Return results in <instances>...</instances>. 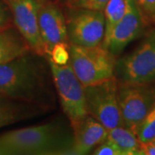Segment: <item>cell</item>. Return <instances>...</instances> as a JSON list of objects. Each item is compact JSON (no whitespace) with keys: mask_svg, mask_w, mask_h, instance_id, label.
<instances>
[{"mask_svg":"<svg viewBox=\"0 0 155 155\" xmlns=\"http://www.w3.org/2000/svg\"><path fill=\"white\" fill-rule=\"evenodd\" d=\"M28 52L0 63V97L35 104L50 110L54 94L48 59Z\"/></svg>","mask_w":155,"mask_h":155,"instance_id":"obj_1","label":"cell"},{"mask_svg":"<svg viewBox=\"0 0 155 155\" xmlns=\"http://www.w3.org/2000/svg\"><path fill=\"white\" fill-rule=\"evenodd\" d=\"M72 131L59 122L22 127L0 135V155L72 154Z\"/></svg>","mask_w":155,"mask_h":155,"instance_id":"obj_2","label":"cell"},{"mask_svg":"<svg viewBox=\"0 0 155 155\" xmlns=\"http://www.w3.org/2000/svg\"><path fill=\"white\" fill-rule=\"evenodd\" d=\"M70 65L84 86L115 77L116 56L100 46L85 47L69 43Z\"/></svg>","mask_w":155,"mask_h":155,"instance_id":"obj_3","label":"cell"},{"mask_svg":"<svg viewBox=\"0 0 155 155\" xmlns=\"http://www.w3.org/2000/svg\"><path fill=\"white\" fill-rule=\"evenodd\" d=\"M115 77L126 82H155V28L145 34L133 51L116 60Z\"/></svg>","mask_w":155,"mask_h":155,"instance_id":"obj_4","label":"cell"},{"mask_svg":"<svg viewBox=\"0 0 155 155\" xmlns=\"http://www.w3.org/2000/svg\"><path fill=\"white\" fill-rule=\"evenodd\" d=\"M117 98L124 127L136 134L155 103V82L117 80Z\"/></svg>","mask_w":155,"mask_h":155,"instance_id":"obj_5","label":"cell"},{"mask_svg":"<svg viewBox=\"0 0 155 155\" xmlns=\"http://www.w3.org/2000/svg\"><path fill=\"white\" fill-rule=\"evenodd\" d=\"M84 87L87 114L110 130L124 126L117 98V78L113 77Z\"/></svg>","mask_w":155,"mask_h":155,"instance_id":"obj_6","label":"cell"},{"mask_svg":"<svg viewBox=\"0 0 155 155\" xmlns=\"http://www.w3.org/2000/svg\"><path fill=\"white\" fill-rule=\"evenodd\" d=\"M61 108L71 123L87 115L84 87L78 80L70 63L58 66L48 60Z\"/></svg>","mask_w":155,"mask_h":155,"instance_id":"obj_7","label":"cell"},{"mask_svg":"<svg viewBox=\"0 0 155 155\" xmlns=\"http://www.w3.org/2000/svg\"><path fill=\"white\" fill-rule=\"evenodd\" d=\"M69 43L85 47L100 46L104 41V11L72 7L66 17Z\"/></svg>","mask_w":155,"mask_h":155,"instance_id":"obj_8","label":"cell"},{"mask_svg":"<svg viewBox=\"0 0 155 155\" xmlns=\"http://www.w3.org/2000/svg\"><path fill=\"white\" fill-rule=\"evenodd\" d=\"M11 11L15 28L28 45L30 50L46 57V48L38 22V0H4Z\"/></svg>","mask_w":155,"mask_h":155,"instance_id":"obj_9","label":"cell"},{"mask_svg":"<svg viewBox=\"0 0 155 155\" xmlns=\"http://www.w3.org/2000/svg\"><path fill=\"white\" fill-rule=\"evenodd\" d=\"M126 11L112 30L104 48L116 57L133 41L140 37L147 28L135 0H126Z\"/></svg>","mask_w":155,"mask_h":155,"instance_id":"obj_10","label":"cell"},{"mask_svg":"<svg viewBox=\"0 0 155 155\" xmlns=\"http://www.w3.org/2000/svg\"><path fill=\"white\" fill-rule=\"evenodd\" d=\"M38 22L47 54L58 42H69L63 11L52 0H38Z\"/></svg>","mask_w":155,"mask_h":155,"instance_id":"obj_11","label":"cell"},{"mask_svg":"<svg viewBox=\"0 0 155 155\" xmlns=\"http://www.w3.org/2000/svg\"><path fill=\"white\" fill-rule=\"evenodd\" d=\"M71 126L72 155L89 154L108 136L109 130L89 114L71 123Z\"/></svg>","mask_w":155,"mask_h":155,"instance_id":"obj_12","label":"cell"},{"mask_svg":"<svg viewBox=\"0 0 155 155\" xmlns=\"http://www.w3.org/2000/svg\"><path fill=\"white\" fill-rule=\"evenodd\" d=\"M48 109L22 101L0 97V127L40 116Z\"/></svg>","mask_w":155,"mask_h":155,"instance_id":"obj_13","label":"cell"},{"mask_svg":"<svg viewBox=\"0 0 155 155\" xmlns=\"http://www.w3.org/2000/svg\"><path fill=\"white\" fill-rule=\"evenodd\" d=\"M30 51L15 26L0 30V63L11 61Z\"/></svg>","mask_w":155,"mask_h":155,"instance_id":"obj_14","label":"cell"},{"mask_svg":"<svg viewBox=\"0 0 155 155\" xmlns=\"http://www.w3.org/2000/svg\"><path fill=\"white\" fill-rule=\"evenodd\" d=\"M107 138L120 149L122 155H138L140 143L136 134L124 126L114 127L108 131Z\"/></svg>","mask_w":155,"mask_h":155,"instance_id":"obj_15","label":"cell"},{"mask_svg":"<svg viewBox=\"0 0 155 155\" xmlns=\"http://www.w3.org/2000/svg\"><path fill=\"white\" fill-rule=\"evenodd\" d=\"M126 0H110L104 7V15L105 19L104 37L102 47H104L115 26L121 20L126 11Z\"/></svg>","mask_w":155,"mask_h":155,"instance_id":"obj_16","label":"cell"},{"mask_svg":"<svg viewBox=\"0 0 155 155\" xmlns=\"http://www.w3.org/2000/svg\"><path fill=\"white\" fill-rule=\"evenodd\" d=\"M136 135L141 142L151 141L155 139V103L140 125Z\"/></svg>","mask_w":155,"mask_h":155,"instance_id":"obj_17","label":"cell"},{"mask_svg":"<svg viewBox=\"0 0 155 155\" xmlns=\"http://www.w3.org/2000/svg\"><path fill=\"white\" fill-rule=\"evenodd\" d=\"M69 47V42H58L53 46L46 57L48 60L58 66L67 65L70 61Z\"/></svg>","mask_w":155,"mask_h":155,"instance_id":"obj_18","label":"cell"},{"mask_svg":"<svg viewBox=\"0 0 155 155\" xmlns=\"http://www.w3.org/2000/svg\"><path fill=\"white\" fill-rule=\"evenodd\" d=\"M147 28H155V0H135Z\"/></svg>","mask_w":155,"mask_h":155,"instance_id":"obj_19","label":"cell"},{"mask_svg":"<svg viewBox=\"0 0 155 155\" xmlns=\"http://www.w3.org/2000/svg\"><path fill=\"white\" fill-rule=\"evenodd\" d=\"M110 0H72V7L103 11Z\"/></svg>","mask_w":155,"mask_h":155,"instance_id":"obj_20","label":"cell"},{"mask_svg":"<svg viewBox=\"0 0 155 155\" xmlns=\"http://www.w3.org/2000/svg\"><path fill=\"white\" fill-rule=\"evenodd\" d=\"M94 155H122L120 149L114 142L107 138L93 149Z\"/></svg>","mask_w":155,"mask_h":155,"instance_id":"obj_21","label":"cell"},{"mask_svg":"<svg viewBox=\"0 0 155 155\" xmlns=\"http://www.w3.org/2000/svg\"><path fill=\"white\" fill-rule=\"evenodd\" d=\"M14 26L11 11L8 6L4 2V0H0V30L5 29Z\"/></svg>","mask_w":155,"mask_h":155,"instance_id":"obj_22","label":"cell"},{"mask_svg":"<svg viewBox=\"0 0 155 155\" xmlns=\"http://www.w3.org/2000/svg\"><path fill=\"white\" fill-rule=\"evenodd\" d=\"M138 155H155V144L151 141L140 143Z\"/></svg>","mask_w":155,"mask_h":155,"instance_id":"obj_23","label":"cell"},{"mask_svg":"<svg viewBox=\"0 0 155 155\" xmlns=\"http://www.w3.org/2000/svg\"><path fill=\"white\" fill-rule=\"evenodd\" d=\"M153 143L155 144V139H154V140H153Z\"/></svg>","mask_w":155,"mask_h":155,"instance_id":"obj_24","label":"cell"},{"mask_svg":"<svg viewBox=\"0 0 155 155\" xmlns=\"http://www.w3.org/2000/svg\"><path fill=\"white\" fill-rule=\"evenodd\" d=\"M70 1H72V0H70Z\"/></svg>","mask_w":155,"mask_h":155,"instance_id":"obj_25","label":"cell"}]
</instances>
